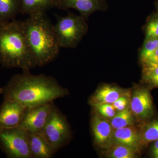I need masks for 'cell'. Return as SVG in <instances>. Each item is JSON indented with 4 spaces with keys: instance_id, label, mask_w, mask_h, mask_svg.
<instances>
[{
    "instance_id": "f1b7e54d",
    "label": "cell",
    "mask_w": 158,
    "mask_h": 158,
    "mask_svg": "<svg viewBox=\"0 0 158 158\" xmlns=\"http://www.w3.org/2000/svg\"></svg>"
},
{
    "instance_id": "ba28073f",
    "label": "cell",
    "mask_w": 158,
    "mask_h": 158,
    "mask_svg": "<svg viewBox=\"0 0 158 158\" xmlns=\"http://www.w3.org/2000/svg\"><path fill=\"white\" fill-rule=\"evenodd\" d=\"M56 8L63 10L76 9L88 20L94 12L106 11L108 5L106 0H57Z\"/></svg>"
},
{
    "instance_id": "484cf974",
    "label": "cell",
    "mask_w": 158,
    "mask_h": 158,
    "mask_svg": "<svg viewBox=\"0 0 158 158\" xmlns=\"http://www.w3.org/2000/svg\"><path fill=\"white\" fill-rule=\"evenodd\" d=\"M152 152L154 157L158 158V140L155 141L153 145Z\"/></svg>"
},
{
    "instance_id": "9a60e30c",
    "label": "cell",
    "mask_w": 158,
    "mask_h": 158,
    "mask_svg": "<svg viewBox=\"0 0 158 158\" xmlns=\"http://www.w3.org/2000/svg\"><path fill=\"white\" fill-rule=\"evenodd\" d=\"M123 95V92L117 87L105 85L97 90L91 98L90 102L92 105L98 104H113Z\"/></svg>"
},
{
    "instance_id": "4316f807",
    "label": "cell",
    "mask_w": 158,
    "mask_h": 158,
    "mask_svg": "<svg viewBox=\"0 0 158 158\" xmlns=\"http://www.w3.org/2000/svg\"><path fill=\"white\" fill-rule=\"evenodd\" d=\"M156 7L157 9V11H158V1L156 3Z\"/></svg>"
},
{
    "instance_id": "603a6c76",
    "label": "cell",
    "mask_w": 158,
    "mask_h": 158,
    "mask_svg": "<svg viewBox=\"0 0 158 158\" xmlns=\"http://www.w3.org/2000/svg\"><path fill=\"white\" fill-rule=\"evenodd\" d=\"M143 72L144 79L154 86L158 87V65L144 68Z\"/></svg>"
},
{
    "instance_id": "8992f818",
    "label": "cell",
    "mask_w": 158,
    "mask_h": 158,
    "mask_svg": "<svg viewBox=\"0 0 158 158\" xmlns=\"http://www.w3.org/2000/svg\"><path fill=\"white\" fill-rule=\"evenodd\" d=\"M41 133L56 153L69 141V125L65 116L56 105Z\"/></svg>"
},
{
    "instance_id": "ffe728a7",
    "label": "cell",
    "mask_w": 158,
    "mask_h": 158,
    "mask_svg": "<svg viewBox=\"0 0 158 158\" xmlns=\"http://www.w3.org/2000/svg\"><path fill=\"white\" fill-rule=\"evenodd\" d=\"M144 29L145 39L158 37V11L148 18Z\"/></svg>"
},
{
    "instance_id": "7a4b0ae2",
    "label": "cell",
    "mask_w": 158,
    "mask_h": 158,
    "mask_svg": "<svg viewBox=\"0 0 158 158\" xmlns=\"http://www.w3.org/2000/svg\"><path fill=\"white\" fill-rule=\"evenodd\" d=\"M29 48L36 66L42 67L58 57L61 47L54 25L46 13L29 16L23 21Z\"/></svg>"
},
{
    "instance_id": "d4e9b609",
    "label": "cell",
    "mask_w": 158,
    "mask_h": 158,
    "mask_svg": "<svg viewBox=\"0 0 158 158\" xmlns=\"http://www.w3.org/2000/svg\"><path fill=\"white\" fill-rule=\"evenodd\" d=\"M128 104V100L126 97L122 96L113 104L115 110L118 111H122L126 109Z\"/></svg>"
},
{
    "instance_id": "5b68a950",
    "label": "cell",
    "mask_w": 158,
    "mask_h": 158,
    "mask_svg": "<svg viewBox=\"0 0 158 158\" xmlns=\"http://www.w3.org/2000/svg\"><path fill=\"white\" fill-rule=\"evenodd\" d=\"M0 145L8 157L31 158L29 132L21 127L0 128Z\"/></svg>"
},
{
    "instance_id": "52a82bcc",
    "label": "cell",
    "mask_w": 158,
    "mask_h": 158,
    "mask_svg": "<svg viewBox=\"0 0 158 158\" xmlns=\"http://www.w3.org/2000/svg\"><path fill=\"white\" fill-rule=\"evenodd\" d=\"M55 105L52 102L27 108L19 126L29 133H42Z\"/></svg>"
},
{
    "instance_id": "8fae6325",
    "label": "cell",
    "mask_w": 158,
    "mask_h": 158,
    "mask_svg": "<svg viewBox=\"0 0 158 158\" xmlns=\"http://www.w3.org/2000/svg\"><path fill=\"white\" fill-rule=\"evenodd\" d=\"M31 158H51L56 153L41 133H29Z\"/></svg>"
},
{
    "instance_id": "4fadbf2b",
    "label": "cell",
    "mask_w": 158,
    "mask_h": 158,
    "mask_svg": "<svg viewBox=\"0 0 158 158\" xmlns=\"http://www.w3.org/2000/svg\"><path fill=\"white\" fill-rule=\"evenodd\" d=\"M113 137L117 144L129 146L134 149L139 147L141 142L137 130L130 126L116 129Z\"/></svg>"
},
{
    "instance_id": "83f0119b",
    "label": "cell",
    "mask_w": 158,
    "mask_h": 158,
    "mask_svg": "<svg viewBox=\"0 0 158 158\" xmlns=\"http://www.w3.org/2000/svg\"><path fill=\"white\" fill-rule=\"evenodd\" d=\"M2 92H3V89L0 88V94L2 93Z\"/></svg>"
},
{
    "instance_id": "d6986e66",
    "label": "cell",
    "mask_w": 158,
    "mask_h": 158,
    "mask_svg": "<svg viewBox=\"0 0 158 158\" xmlns=\"http://www.w3.org/2000/svg\"><path fill=\"white\" fill-rule=\"evenodd\" d=\"M140 137L143 143H149L158 140V119L148 124Z\"/></svg>"
},
{
    "instance_id": "7402d4cb",
    "label": "cell",
    "mask_w": 158,
    "mask_h": 158,
    "mask_svg": "<svg viewBox=\"0 0 158 158\" xmlns=\"http://www.w3.org/2000/svg\"><path fill=\"white\" fill-rule=\"evenodd\" d=\"M93 106L101 116L106 118H113L116 115L115 109L113 105L110 104H98Z\"/></svg>"
},
{
    "instance_id": "7c38bea8",
    "label": "cell",
    "mask_w": 158,
    "mask_h": 158,
    "mask_svg": "<svg viewBox=\"0 0 158 158\" xmlns=\"http://www.w3.org/2000/svg\"><path fill=\"white\" fill-rule=\"evenodd\" d=\"M91 129L94 140L97 144H107L112 137V126L106 120L95 114L91 120Z\"/></svg>"
},
{
    "instance_id": "44dd1931",
    "label": "cell",
    "mask_w": 158,
    "mask_h": 158,
    "mask_svg": "<svg viewBox=\"0 0 158 158\" xmlns=\"http://www.w3.org/2000/svg\"><path fill=\"white\" fill-rule=\"evenodd\" d=\"M112 148L110 152V157L113 158H133L135 156V152L134 148L118 144Z\"/></svg>"
},
{
    "instance_id": "30bf717a",
    "label": "cell",
    "mask_w": 158,
    "mask_h": 158,
    "mask_svg": "<svg viewBox=\"0 0 158 158\" xmlns=\"http://www.w3.org/2000/svg\"><path fill=\"white\" fill-rule=\"evenodd\" d=\"M131 110L140 118H147L152 115V101L148 90L140 88L135 91L131 100Z\"/></svg>"
},
{
    "instance_id": "cb8c5ba5",
    "label": "cell",
    "mask_w": 158,
    "mask_h": 158,
    "mask_svg": "<svg viewBox=\"0 0 158 158\" xmlns=\"http://www.w3.org/2000/svg\"><path fill=\"white\" fill-rule=\"evenodd\" d=\"M144 68L155 67L158 64V48L145 62L142 63Z\"/></svg>"
},
{
    "instance_id": "9c48e42d",
    "label": "cell",
    "mask_w": 158,
    "mask_h": 158,
    "mask_svg": "<svg viewBox=\"0 0 158 158\" xmlns=\"http://www.w3.org/2000/svg\"><path fill=\"white\" fill-rule=\"evenodd\" d=\"M27 109L18 102L5 99L0 108V128H11L19 126Z\"/></svg>"
},
{
    "instance_id": "ac0fdd59",
    "label": "cell",
    "mask_w": 158,
    "mask_h": 158,
    "mask_svg": "<svg viewBox=\"0 0 158 158\" xmlns=\"http://www.w3.org/2000/svg\"><path fill=\"white\" fill-rule=\"evenodd\" d=\"M158 48V37L144 40L140 53V58L142 63L149 58Z\"/></svg>"
},
{
    "instance_id": "5bb4252c",
    "label": "cell",
    "mask_w": 158,
    "mask_h": 158,
    "mask_svg": "<svg viewBox=\"0 0 158 158\" xmlns=\"http://www.w3.org/2000/svg\"><path fill=\"white\" fill-rule=\"evenodd\" d=\"M57 0H21L20 13L28 15L29 16L34 15L46 13L47 11L56 8Z\"/></svg>"
},
{
    "instance_id": "3957f363",
    "label": "cell",
    "mask_w": 158,
    "mask_h": 158,
    "mask_svg": "<svg viewBox=\"0 0 158 158\" xmlns=\"http://www.w3.org/2000/svg\"><path fill=\"white\" fill-rule=\"evenodd\" d=\"M0 62L8 68L30 71L36 67L26 38L23 21L0 23Z\"/></svg>"
},
{
    "instance_id": "6da1fadb",
    "label": "cell",
    "mask_w": 158,
    "mask_h": 158,
    "mask_svg": "<svg viewBox=\"0 0 158 158\" xmlns=\"http://www.w3.org/2000/svg\"><path fill=\"white\" fill-rule=\"evenodd\" d=\"M3 93L5 99L18 102L26 108L54 102L69 94L54 77L34 75L30 71L12 77Z\"/></svg>"
},
{
    "instance_id": "277c9868",
    "label": "cell",
    "mask_w": 158,
    "mask_h": 158,
    "mask_svg": "<svg viewBox=\"0 0 158 158\" xmlns=\"http://www.w3.org/2000/svg\"><path fill=\"white\" fill-rule=\"evenodd\" d=\"M54 31L60 47L74 48L88 33L87 20L81 15L68 12L66 16L56 15Z\"/></svg>"
},
{
    "instance_id": "2e32d148",
    "label": "cell",
    "mask_w": 158,
    "mask_h": 158,
    "mask_svg": "<svg viewBox=\"0 0 158 158\" xmlns=\"http://www.w3.org/2000/svg\"><path fill=\"white\" fill-rule=\"evenodd\" d=\"M21 0H0V23L10 21L20 13Z\"/></svg>"
},
{
    "instance_id": "e0dca14e",
    "label": "cell",
    "mask_w": 158,
    "mask_h": 158,
    "mask_svg": "<svg viewBox=\"0 0 158 158\" xmlns=\"http://www.w3.org/2000/svg\"><path fill=\"white\" fill-rule=\"evenodd\" d=\"M133 122L131 112L128 108L118 111L113 117L111 122L112 127L115 129L126 127L131 125Z\"/></svg>"
}]
</instances>
